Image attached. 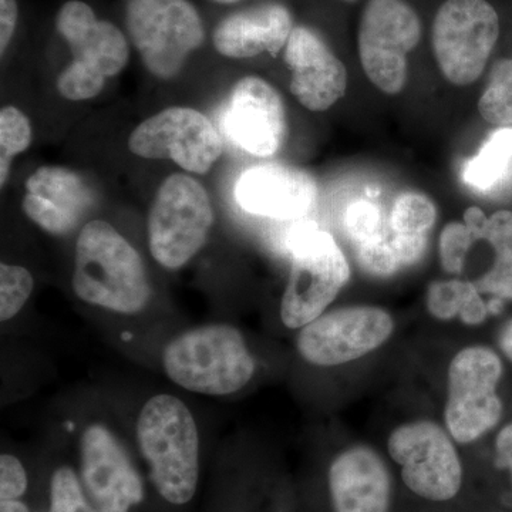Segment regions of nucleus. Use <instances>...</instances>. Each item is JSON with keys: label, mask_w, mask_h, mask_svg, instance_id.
<instances>
[{"label": "nucleus", "mask_w": 512, "mask_h": 512, "mask_svg": "<svg viewBox=\"0 0 512 512\" xmlns=\"http://www.w3.org/2000/svg\"><path fill=\"white\" fill-rule=\"evenodd\" d=\"M73 289L77 298L120 315H136L151 299L146 266L113 225L92 221L76 242Z\"/></svg>", "instance_id": "nucleus-1"}, {"label": "nucleus", "mask_w": 512, "mask_h": 512, "mask_svg": "<svg viewBox=\"0 0 512 512\" xmlns=\"http://www.w3.org/2000/svg\"><path fill=\"white\" fill-rule=\"evenodd\" d=\"M137 441L150 468L151 483L167 503H190L200 478V433L187 404L157 394L137 420Z\"/></svg>", "instance_id": "nucleus-2"}, {"label": "nucleus", "mask_w": 512, "mask_h": 512, "mask_svg": "<svg viewBox=\"0 0 512 512\" xmlns=\"http://www.w3.org/2000/svg\"><path fill=\"white\" fill-rule=\"evenodd\" d=\"M168 379L188 392L228 396L244 389L255 373V360L235 326L211 323L185 330L165 346Z\"/></svg>", "instance_id": "nucleus-3"}, {"label": "nucleus", "mask_w": 512, "mask_h": 512, "mask_svg": "<svg viewBox=\"0 0 512 512\" xmlns=\"http://www.w3.org/2000/svg\"><path fill=\"white\" fill-rule=\"evenodd\" d=\"M56 26L73 53V62L57 80L60 94L72 101L93 99L109 77L126 67L130 55L126 37L79 0L64 3Z\"/></svg>", "instance_id": "nucleus-4"}, {"label": "nucleus", "mask_w": 512, "mask_h": 512, "mask_svg": "<svg viewBox=\"0 0 512 512\" xmlns=\"http://www.w3.org/2000/svg\"><path fill=\"white\" fill-rule=\"evenodd\" d=\"M292 265L281 302L286 328L302 329L325 313L350 279V268L332 235L303 225L291 238Z\"/></svg>", "instance_id": "nucleus-5"}, {"label": "nucleus", "mask_w": 512, "mask_h": 512, "mask_svg": "<svg viewBox=\"0 0 512 512\" xmlns=\"http://www.w3.org/2000/svg\"><path fill=\"white\" fill-rule=\"evenodd\" d=\"M214 224L210 195L197 180L173 174L158 188L148 217V244L164 268H183L204 248Z\"/></svg>", "instance_id": "nucleus-6"}, {"label": "nucleus", "mask_w": 512, "mask_h": 512, "mask_svg": "<svg viewBox=\"0 0 512 512\" xmlns=\"http://www.w3.org/2000/svg\"><path fill=\"white\" fill-rule=\"evenodd\" d=\"M126 18L131 42L158 79H174L204 42L200 15L188 0H128Z\"/></svg>", "instance_id": "nucleus-7"}, {"label": "nucleus", "mask_w": 512, "mask_h": 512, "mask_svg": "<svg viewBox=\"0 0 512 512\" xmlns=\"http://www.w3.org/2000/svg\"><path fill=\"white\" fill-rule=\"evenodd\" d=\"M500 37V16L487 0H447L433 23V50L448 82L468 86L483 74Z\"/></svg>", "instance_id": "nucleus-8"}, {"label": "nucleus", "mask_w": 512, "mask_h": 512, "mask_svg": "<svg viewBox=\"0 0 512 512\" xmlns=\"http://www.w3.org/2000/svg\"><path fill=\"white\" fill-rule=\"evenodd\" d=\"M501 376L500 357L485 346L463 349L451 360L444 419L457 443H473L500 423L503 403L497 386Z\"/></svg>", "instance_id": "nucleus-9"}, {"label": "nucleus", "mask_w": 512, "mask_h": 512, "mask_svg": "<svg viewBox=\"0 0 512 512\" xmlns=\"http://www.w3.org/2000/svg\"><path fill=\"white\" fill-rule=\"evenodd\" d=\"M419 15L404 0H369L357 33L360 62L367 79L383 93L402 92L407 55L419 45Z\"/></svg>", "instance_id": "nucleus-10"}, {"label": "nucleus", "mask_w": 512, "mask_h": 512, "mask_svg": "<svg viewBox=\"0 0 512 512\" xmlns=\"http://www.w3.org/2000/svg\"><path fill=\"white\" fill-rule=\"evenodd\" d=\"M389 454L402 466L404 484L430 501L456 497L463 466L446 431L433 421L403 424L390 434Z\"/></svg>", "instance_id": "nucleus-11"}, {"label": "nucleus", "mask_w": 512, "mask_h": 512, "mask_svg": "<svg viewBox=\"0 0 512 512\" xmlns=\"http://www.w3.org/2000/svg\"><path fill=\"white\" fill-rule=\"evenodd\" d=\"M128 147L136 156L173 160L195 174H207L224 151L210 119L188 107H171L143 121L131 133Z\"/></svg>", "instance_id": "nucleus-12"}, {"label": "nucleus", "mask_w": 512, "mask_h": 512, "mask_svg": "<svg viewBox=\"0 0 512 512\" xmlns=\"http://www.w3.org/2000/svg\"><path fill=\"white\" fill-rule=\"evenodd\" d=\"M393 329L392 316L375 306L336 309L302 328L298 350L315 366L345 365L382 346Z\"/></svg>", "instance_id": "nucleus-13"}, {"label": "nucleus", "mask_w": 512, "mask_h": 512, "mask_svg": "<svg viewBox=\"0 0 512 512\" xmlns=\"http://www.w3.org/2000/svg\"><path fill=\"white\" fill-rule=\"evenodd\" d=\"M80 481L100 512H130L144 500L140 474L104 424H89L80 437Z\"/></svg>", "instance_id": "nucleus-14"}, {"label": "nucleus", "mask_w": 512, "mask_h": 512, "mask_svg": "<svg viewBox=\"0 0 512 512\" xmlns=\"http://www.w3.org/2000/svg\"><path fill=\"white\" fill-rule=\"evenodd\" d=\"M224 128L241 150L256 157L274 156L286 137V111L281 94L261 77H244L229 96Z\"/></svg>", "instance_id": "nucleus-15"}, {"label": "nucleus", "mask_w": 512, "mask_h": 512, "mask_svg": "<svg viewBox=\"0 0 512 512\" xmlns=\"http://www.w3.org/2000/svg\"><path fill=\"white\" fill-rule=\"evenodd\" d=\"M285 62L292 73L291 92L306 109L325 111L345 96V64L315 30L293 28L285 46Z\"/></svg>", "instance_id": "nucleus-16"}, {"label": "nucleus", "mask_w": 512, "mask_h": 512, "mask_svg": "<svg viewBox=\"0 0 512 512\" xmlns=\"http://www.w3.org/2000/svg\"><path fill=\"white\" fill-rule=\"evenodd\" d=\"M318 187L311 174L284 164H262L242 173L235 185L239 207L274 220H295L312 210Z\"/></svg>", "instance_id": "nucleus-17"}, {"label": "nucleus", "mask_w": 512, "mask_h": 512, "mask_svg": "<svg viewBox=\"0 0 512 512\" xmlns=\"http://www.w3.org/2000/svg\"><path fill=\"white\" fill-rule=\"evenodd\" d=\"M93 202V192L79 174L47 165L26 181L23 211L49 234L67 235L86 217Z\"/></svg>", "instance_id": "nucleus-18"}, {"label": "nucleus", "mask_w": 512, "mask_h": 512, "mask_svg": "<svg viewBox=\"0 0 512 512\" xmlns=\"http://www.w3.org/2000/svg\"><path fill=\"white\" fill-rule=\"evenodd\" d=\"M329 490L335 512H387L392 478L375 450L356 446L333 460Z\"/></svg>", "instance_id": "nucleus-19"}, {"label": "nucleus", "mask_w": 512, "mask_h": 512, "mask_svg": "<svg viewBox=\"0 0 512 512\" xmlns=\"http://www.w3.org/2000/svg\"><path fill=\"white\" fill-rule=\"evenodd\" d=\"M293 30L292 15L281 3L265 2L231 13L214 30L215 49L229 59L278 55Z\"/></svg>", "instance_id": "nucleus-20"}, {"label": "nucleus", "mask_w": 512, "mask_h": 512, "mask_svg": "<svg viewBox=\"0 0 512 512\" xmlns=\"http://www.w3.org/2000/svg\"><path fill=\"white\" fill-rule=\"evenodd\" d=\"M512 173V127H501L488 138L464 167V181L478 190H490Z\"/></svg>", "instance_id": "nucleus-21"}, {"label": "nucleus", "mask_w": 512, "mask_h": 512, "mask_svg": "<svg viewBox=\"0 0 512 512\" xmlns=\"http://www.w3.org/2000/svg\"><path fill=\"white\" fill-rule=\"evenodd\" d=\"M481 117L490 124L510 127L512 124V59L495 63L490 83L478 101Z\"/></svg>", "instance_id": "nucleus-22"}, {"label": "nucleus", "mask_w": 512, "mask_h": 512, "mask_svg": "<svg viewBox=\"0 0 512 512\" xmlns=\"http://www.w3.org/2000/svg\"><path fill=\"white\" fill-rule=\"evenodd\" d=\"M32 143V127L25 114L16 107L0 111V185L8 181L13 157L28 150Z\"/></svg>", "instance_id": "nucleus-23"}, {"label": "nucleus", "mask_w": 512, "mask_h": 512, "mask_svg": "<svg viewBox=\"0 0 512 512\" xmlns=\"http://www.w3.org/2000/svg\"><path fill=\"white\" fill-rule=\"evenodd\" d=\"M436 220L433 201L426 195L406 192L394 202L390 224L396 234H426Z\"/></svg>", "instance_id": "nucleus-24"}, {"label": "nucleus", "mask_w": 512, "mask_h": 512, "mask_svg": "<svg viewBox=\"0 0 512 512\" xmlns=\"http://www.w3.org/2000/svg\"><path fill=\"white\" fill-rule=\"evenodd\" d=\"M49 512H100L89 500L72 468L62 466L50 480Z\"/></svg>", "instance_id": "nucleus-25"}, {"label": "nucleus", "mask_w": 512, "mask_h": 512, "mask_svg": "<svg viewBox=\"0 0 512 512\" xmlns=\"http://www.w3.org/2000/svg\"><path fill=\"white\" fill-rule=\"evenodd\" d=\"M33 276L18 265H0V319L15 318L29 301L33 291Z\"/></svg>", "instance_id": "nucleus-26"}, {"label": "nucleus", "mask_w": 512, "mask_h": 512, "mask_svg": "<svg viewBox=\"0 0 512 512\" xmlns=\"http://www.w3.org/2000/svg\"><path fill=\"white\" fill-rule=\"evenodd\" d=\"M477 291L476 285L464 281L433 282L427 291V309L434 318L451 320L460 315L468 298Z\"/></svg>", "instance_id": "nucleus-27"}, {"label": "nucleus", "mask_w": 512, "mask_h": 512, "mask_svg": "<svg viewBox=\"0 0 512 512\" xmlns=\"http://www.w3.org/2000/svg\"><path fill=\"white\" fill-rule=\"evenodd\" d=\"M357 264L366 274L376 278H389L396 274L402 264L397 258L392 241L386 238L384 232L369 241L357 244Z\"/></svg>", "instance_id": "nucleus-28"}, {"label": "nucleus", "mask_w": 512, "mask_h": 512, "mask_svg": "<svg viewBox=\"0 0 512 512\" xmlns=\"http://www.w3.org/2000/svg\"><path fill=\"white\" fill-rule=\"evenodd\" d=\"M477 239L464 222H451L440 235L441 265L448 274L460 275L471 247Z\"/></svg>", "instance_id": "nucleus-29"}, {"label": "nucleus", "mask_w": 512, "mask_h": 512, "mask_svg": "<svg viewBox=\"0 0 512 512\" xmlns=\"http://www.w3.org/2000/svg\"><path fill=\"white\" fill-rule=\"evenodd\" d=\"M345 227L355 244L369 241L382 232V214L375 204L356 201L348 208Z\"/></svg>", "instance_id": "nucleus-30"}, {"label": "nucleus", "mask_w": 512, "mask_h": 512, "mask_svg": "<svg viewBox=\"0 0 512 512\" xmlns=\"http://www.w3.org/2000/svg\"><path fill=\"white\" fill-rule=\"evenodd\" d=\"M474 285L480 293L512 301V258L495 256L490 269Z\"/></svg>", "instance_id": "nucleus-31"}, {"label": "nucleus", "mask_w": 512, "mask_h": 512, "mask_svg": "<svg viewBox=\"0 0 512 512\" xmlns=\"http://www.w3.org/2000/svg\"><path fill=\"white\" fill-rule=\"evenodd\" d=\"M480 241L487 242L495 256L512 258V211H498L487 218Z\"/></svg>", "instance_id": "nucleus-32"}, {"label": "nucleus", "mask_w": 512, "mask_h": 512, "mask_svg": "<svg viewBox=\"0 0 512 512\" xmlns=\"http://www.w3.org/2000/svg\"><path fill=\"white\" fill-rule=\"evenodd\" d=\"M28 491V474L18 457L0 456V501L19 500Z\"/></svg>", "instance_id": "nucleus-33"}, {"label": "nucleus", "mask_w": 512, "mask_h": 512, "mask_svg": "<svg viewBox=\"0 0 512 512\" xmlns=\"http://www.w3.org/2000/svg\"><path fill=\"white\" fill-rule=\"evenodd\" d=\"M402 266H412L420 261L427 249L426 234H396L390 238Z\"/></svg>", "instance_id": "nucleus-34"}, {"label": "nucleus", "mask_w": 512, "mask_h": 512, "mask_svg": "<svg viewBox=\"0 0 512 512\" xmlns=\"http://www.w3.org/2000/svg\"><path fill=\"white\" fill-rule=\"evenodd\" d=\"M18 23V3L16 0H0V53L8 49Z\"/></svg>", "instance_id": "nucleus-35"}, {"label": "nucleus", "mask_w": 512, "mask_h": 512, "mask_svg": "<svg viewBox=\"0 0 512 512\" xmlns=\"http://www.w3.org/2000/svg\"><path fill=\"white\" fill-rule=\"evenodd\" d=\"M488 306L485 305L483 298H481V293L476 292L468 298L466 305L463 306L460 312V319L463 320L466 325H480L483 323L485 318L488 315Z\"/></svg>", "instance_id": "nucleus-36"}, {"label": "nucleus", "mask_w": 512, "mask_h": 512, "mask_svg": "<svg viewBox=\"0 0 512 512\" xmlns=\"http://www.w3.org/2000/svg\"><path fill=\"white\" fill-rule=\"evenodd\" d=\"M495 450H497L498 466L507 468L512 478V423L498 433Z\"/></svg>", "instance_id": "nucleus-37"}, {"label": "nucleus", "mask_w": 512, "mask_h": 512, "mask_svg": "<svg viewBox=\"0 0 512 512\" xmlns=\"http://www.w3.org/2000/svg\"><path fill=\"white\" fill-rule=\"evenodd\" d=\"M485 221H487V217H485L484 212L481 211L480 208H468L466 214H464V224H466L468 229L473 232L477 242L480 241V235L481 231H483Z\"/></svg>", "instance_id": "nucleus-38"}, {"label": "nucleus", "mask_w": 512, "mask_h": 512, "mask_svg": "<svg viewBox=\"0 0 512 512\" xmlns=\"http://www.w3.org/2000/svg\"><path fill=\"white\" fill-rule=\"evenodd\" d=\"M500 348L512 362V320L505 323L500 333Z\"/></svg>", "instance_id": "nucleus-39"}, {"label": "nucleus", "mask_w": 512, "mask_h": 512, "mask_svg": "<svg viewBox=\"0 0 512 512\" xmlns=\"http://www.w3.org/2000/svg\"><path fill=\"white\" fill-rule=\"evenodd\" d=\"M0 512H30L28 505L19 500L0 501Z\"/></svg>", "instance_id": "nucleus-40"}, {"label": "nucleus", "mask_w": 512, "mask_h": 512, "mask_svg": "<svg viewBox=\"0 0 512 512\" xmlns=\"http://www.w3.org/2000/svg\"><path fill=\"white\" fill-rule=\"evenodd\" d=\"M214 2L222 3V5H231V3L239 2V0H214Z\"/></svg>", "instance_id": "nucleus-41"}, {"label": "nucleus", "mask_w": 512, "mask_h": 512, "mask_svg": "<svg viewBox=\"0 0 512 512\" xmlns=\"http://www.w3.org/2000/svg\"><path fill=\"white\" fill-rule=\"evenodd\" d=\"M343 2H350V3H352V2H357V0H343Z\"/></svg>", "instance_id": "nucleus-42"}]
</instances>
